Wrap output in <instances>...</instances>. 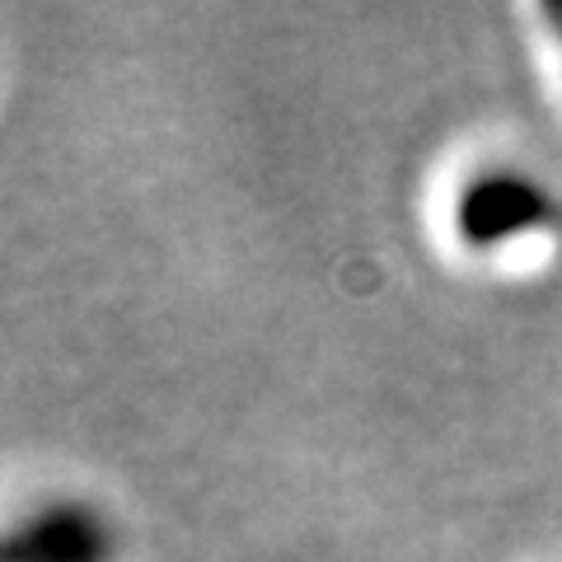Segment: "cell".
Segmentation results:
<instances>
[{
    "instance_id": "2",
    "label": "cell",
    "mask_w": 562,
    "mask_h": 562,
    "mask_svg": "<svg viewBox=\"0 0 562 562\" xmlns=\"http://www.w3.org/2000/svg\"><path fill=\"white\" fill-rule=\"evenodd\" d=\"M113 525L99 506L57 497L0 530V562H113Z\"/></svg>"
},
{
    "instance_id": "1",
    "label": "cell",
    "mask_w": 562,
    "mask_h": 562,
    "mask_svg": "<svg viewBox=\"0 0 562 562\" xmlns=\"http://www.w3.org/2000/svg\"><path fill=\"white\" fill-rule=\"evenodd\" d=\"M558 221V202L535 173L483 169L454 198V235L469 249H506L525 235H539Z\"/></svg>"
},
{
    "instance_id": "3",
    "label": "cell",
    "mask_w": 562,
    "mask_h": 562,
    "mask_svg": "<svg viewBox=\"0 0 562 562\" xmlns=\"http://www.w3.org/2000/svg\"><path fill=\"white\" fill-rule=\"evenodd\" d=\"M549 20H553V24L562 29V5H549Z\"/></svg>"
}]
</instances>
